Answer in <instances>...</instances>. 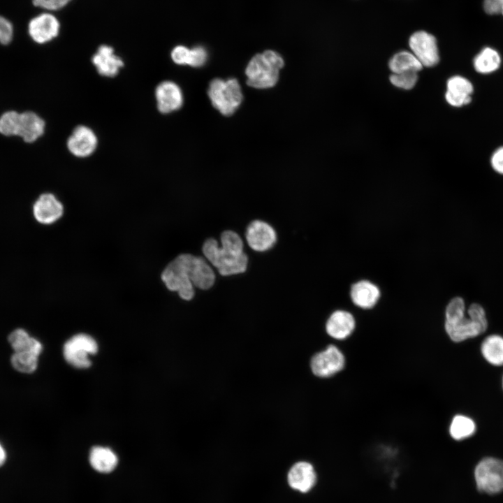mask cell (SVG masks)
Wrapping results in <instances>:
<instances>
[{
  "label": "cell",
  "mask_w": 503,
  "mask_h": 503,
  "mask_svg": "<svg viewBox=\"0 0 503 503\" xmlns=\"http://www.w3.org/2000/svg\"><path fill=\"white\" fill-rule=\"evenodd\" d=\"M344 364L345 358L342 351L336 346L330 344L313 356L310 367L315 376L326 378L341 371Z\"/></svg>",
  "instance_id": "cell-10"
},
{
  "label": "cell",
  "mask_w": 503,
  "mask_h": 503,
  "mask_svg": "<svg viewBox=\"0 0 503 503\" xmlns=\"http://www.w3.org/2000/svg\"><path fill=\"white\" fill-rule=\"evenodd\" d=\"M284 64L282 57L273 50L256 54L246 68L248 85L256 89L272 87L278 81L279 72Z\"/></svg>",
  "instance_id": "cell-3"
},
{
  "label": "cell",
  "mask_w": 503,
  "mask_h": 503,
  "mask_svg": "<svg viewBox=\"0 0 503 503\" xmlns=\"http://www.w3.org/2000/svg\"><path fill=\"white\" fill-rule=\"evenodd\" d=\"M483 7L489 15H503V0H484Z\"/></svg>",
  "instance_id": "cell-35"
},
{
  "label": "cell",
  "mask_w": 503,
  "mask_h": 503,
  "mask_svg": "<svg viewBox=\"0 0 503 503\" xmlns=\"http://www.w3.org/2000/svg\"><path fill=\"white\" fill-rule=\"evenodd\" d=\"M41 353L42 351L34 349L13 352L10 358V365L20 373L32 374L38 368Z\"/></svg>",
  "instance_id": "cell-23"
},
{
  "label": "cell",
  "mask_w": 503,
  "mask_h": 503,
  "mask_svg": "<svg viewBox=\"0 0 503 503\" xmlns=\"http://www.w3.org/2000/svg\"><path fill=\"white\" fill-rule=\"evenodd\" d=\"M316 481V475L314 467L307 462H296L288 473L289 486L302 493L310 490Z\"/></svg>",
  "instance_id": "cell-20"
},
{
  "label": "cell",
  "mask_w": 503,
  "mask_h": 503,
  "mask_svg": "<svg viewBox=\"0 0 503 503\" xmlns=\"http://www.w3.org/2000/svg\"><path fill=\"white\" fill-rule=\"evenodd\" d=\"M207 94L212 105L225 116L233 114L243 98L240 85L235 78L214 79L209 85Z\"/></svg>",
  "instance_id": "cell-4"
},
{
  "label": "cell",
  "mask_w": 503,
  "mask_h": 503,
  "mask_svg": "<svg viewBox=\"0 0 503 503\" xmlns=\"http://www.w3.org/2000/svg\"><path fill=\"white\" fill-rule=\"evenodd\" d=\"M492 168L498 173L503 175V147L497 148L490 159Z\"/></svg>",
  "instance_id": "cell-36"
},
{
  "label": "cell",
  "mask_w": 503,
  "mask_h": 503,
  "mask_svg": "<svg viewBox=\"0 0 503 503\" xmlns=\"http://www.w3.org/2000/svg\"><path fill=\"white\" fill-rule=\"evenodd\" d=\"M59 31L57 19L50 13H43L33 18L29 24V33L37 43L43 44L55 38Z\"/></svg>",
  "instance_id": "cell-15"
},
{
  "label": "cell",
  "mask_w": 503,
  "mask_h": 503,
  "mask_svg": "<svg viewBox=\"0 0 503 503\" xmlns=\"http://www.w3.org/2000/svg\"><path fill=\"white\" fill-rule=\"evenodd\" d=\"M155 97L159 111L168 114L179 110L184 101L180 87L169 80L159 83L155 89Z\"/></svg>",
  "instance_id": "cell-14"
},
{
  "label": "cell",
  "mask_w": 503,
  "mask_h": 503,
  "mask_svg": "<svg viewBox=\"0 0 503 503\" xmlns=\"http://www.w3.org/2000/svg\"><path fill=\"white\" fill-rule=\"evenodd\" d=\"M92 61L97 72L108 78L115 76L124 66L122 59L115 54L113 48L106 45L99 47L92 58Z\"/></svg>",
  "instance_id": "cell-17"
},
{
  "label": "cell",
  "mask_w": 503,
  "mask_h": 503,
  "mask_svg": "<svg viewBox=\"0 0 503 503\" xmlns=\"http://www.w3.org/2000/svg\"><path fill=\"white\" fill-rule=\"evenodd\" d=\"M20 112L8 110L0 116V134L6 137L18 136Z\"/></svg>",
  "instance_id": "cell-29"
},
{
  "label": "cell",
  "mask_w": 503,
  "mask_h": 503,
  "mask_svg": "<svg viewBox=\"0 0 503 503\" xmlns=\"http://www.w3.org/2000/svg\"><path fill=\"white\" fill-rule=\"evenodd\" d=\"M501 64V58L495 50L486 47L474 59L473 64L476 72L488 74L497 71Z\"/></svg>",
  "instance_id": "cell-27"
},
{
  "label": "cell",
  "mask_w": 503,
  "mask_h": 503,
  "mask_svg": "<svg viewBox=\"0 0 503 503\" xmlns=\"http://www.w3.org/2000/svg\"><path fill=\"white\" fill-rule=\"evenodd\" d=\"M8 458V453L5 446L0 442V467H3Z\"/></svg>",
  "instance_id": "cell-37"
},
{
  "label": "cell",
  "mask_w": 503,
  "mask_h": 503,
  "mask_svg": "<svg viewBox=\"0 0 503 503\" xmlns=\"http://www.w3.org/2000/svg\"><path fill=\"white\" fill-rule=\"evenodd\" d=\"M45 129V122L37 113L31 110L20 112L17 137L26 143H32L41 138Z\"/></svg>",
  "instance_id": "cell-21"
},
{
  "label": "cell",
  "mask_w": 503,
  "mask_h": 503,
  "mask_svg": "<svg viewBox=\"0 0 503 503\" xmlns=\"http://www.w3.org/2000/svg\"><path fill=\"white\" fill-rule=\"evenodd\" d=\"M71 0H33L34 6L46 10H54L65 6Z\"/></svg>",
  "instance_id": "cell-34"
},
{
  "label": "cell",
  "mask_w": 503,
  "mask_h": 503,
  "mask_svg": "<svg viewBox=\"0 0 503 503\" xmlns=\"http://www.w3.org/2000/svg\"><path fill=\"white\" fill-rule=\"evenodd\" d=\"M98 143L96 135L88 126H76L67 140V148L75 156L85 158L95 151Z\"/></svg>",
  "instance_id": "cell-11"
},
{
  "label": "cell",
  "mask_w": 503,
  "mask_h": 503,
  "mask_svg": "<svg viewBox=\"0 0 503 503\" xmlns=\"http://www.w3.org/2000/svg\"><path fill=\"white\" fill-rule=\"evenodd\" d=\"M191 49L183 45L175 47L171 52L173 61L179 65H189Z\"/></svg>",
  "instance_id": "cell-32"
},
{
  "label": "cell",
  "mask_w": 503,
  "mask_h": 503,
  "mask_svg": "<svg viewBox=\"0 0 503 503\" xmlns=\"http://www.w3.org/2000/svg\"><path fill=\"white\" fill-rule=\"evenodd\" d=\"M356 321L353 316L345 310H336L331 314L326 323L329 336L336 340H344L354 330Z\"/></svg>",
  "instance_id": "cell-19"
},
{
  "label": "cell",
  "mask_w": 503,
  "mask_h": 503,
  "mask_svg": "<svg viewBox=\"0 0 503 503\" xmlns=\"http://www.w3.org/2000/svg\"><path fill=\"white\" fill-rule=\"evenodd\" d=\"M502 386H503V378H502Z\"/></svg>",
  "instance_id": "cell-38"
},
{
  "label": "cell",
  "mask_w": 503,
  "mask_h": 503,
  "mask_svg": "<svg viewBox=\"0 0 503 503\" xmlns=\"http://www.w3.org/2000/svg\"><path fill=\"white\" fill-rule=\"evenodd\" d=\"M8 342L13 352L34 349L43 352V345L37 338L31 336L29 332L17 328L12 330L8 335Z\"/></svg>",
  "instance_id": "cell-24"
},
{
  "label": "cell",
  "mask_w": 503,
  "mask_h": 503,
  "mask_svg": "<svg viewBox=\"0 0 503 503\" xmlns=\"http://www.w3.org/2000/svg\"><path fill=\"white\" fill-rule=\"evenodd\" d=\"M473 91V85L468 79L454 75L447 81L445 99L449 105L461 107L471 102Z\"/></svg>",
  "instance_id": "cell-16"
},
{
  "label": "cell",
  "mask_w": 503,
  "mask_h": 503,
  "mask_svg": "<svg viewBox=\"0 0 503 503\" xmlns=\"http://www.w3.org/2000/svg\"><path fill=\"white\" fill-rule=\"evenodd\" d=\"M245 237L248 245L256 252L270 249L277 240L274 228L268 223L261 220H254L249 224Z\"/></svg>",
  "instance_id": "cell-12"
},
{
  "label": "cell",
  "mask_w": 503,
  "mask_h": 503,
  "mask_svg": "<svg viewBox=\"0 0 503 503\" xmlns=\"http://www.w3.org/2000/svg\"><path fill=\"white\" fill-rule=\"evenodd\" d=\"M98 351L96 340L89 335L80 333L68 339L63 346V356L71 365L80 369L92 365L89 358Z\"/></svg>",
  "instance_id": "cell-5"
},
{
  "label": "cell",
  "mask_w": 503,
  "mask_h": 503,
  "mask_svg": "<svg viewBox=\"0 0 503 503\" xmlns=\"http://www.w3.org/2000/svg\"><path fill=\"white\" fill-rule=\"evenodd\" d=\"M465 315V305L460 297L453 298L445 310V330L450 339L460 342L475 337L487 329L488 322L483 308L479 304H472Z\"/></svg>",
  "instance_id": "cell-2"
},
{
  "label": "cell",
  "mask_w": 503,
  "mask_h": 503,
  "mask_svg": "<svg viewBox=\"0 0 503 503\" xmlns=\"http://www.w3.org/2000/svg\"><path fill=\"white\" fill-rule=\"evenodd\" d=\"M13 26L5 17L0 16V43L8 45L13 38Z\"/></svg>",
  "instance_id": "cell-33"
},
{
  "label": "cell",
  "mask_w": 503,
  "mask_h": 503,
  "mask_svg": "<svg viewBox=\"0 0 503 503\" xmlns=\"http://www.w3.org/2000/svg\"><path fill=\"white\" fill-rule=\"evenodd\" d=\"M205 258L221 276L240 274L246 271L248 258L244 252V243L240 235L233 231H225L221 235V246L217 241L207 240L202 247Z\"/></svg>",
  "instance_id": "cell-1"
},
{
  "label": "cell",
  "mask_w": 503,
  "mask_h": 503,
  "mask_svg": "<svg viewBox=\"0 0 503 503\" xmlns=\"http://www.w3.org/2000/svg\"><path fill=\"white\" fill-rule=\"evenodd\" d=\"M409 45L423 66L432 67L438 64L439 55L437 39L432 34L423 30L417 31L410 36Z\"/></svg>",
  "instance_id": "cell-9"
},
{
  "label": "cell",
  "mask_w": 503,
  "mask_h": 503,
  "mask_svg": "<svg viewBox=\"0 0 503 503\" xmlns=\"http://www.w3.org/2000/svg\"><path fill=\"white\" fill-rule=\"evenodd\" d=\"M89 463L92 468L103 474L110 473L118 464L115 453L108 447L94 446L89 453Z\"/></svg>",
  "instance_id": "cell-22"
},
{
  "label": "cell",
  "mask_w": 503,
  "mask_h": 503,
  "mask_svg": "<svg viewBox=\"0 0 503 503\" xmlns=\"http://www.w3.org/2000/svg\"><path fill=\"white\" fill-rule=\"evenodd\" d=\"M418 78V72L407 71L400 73H393L390 76V81L397 87L404 89H411L416 84Z\"/></svg>",
  "instance_id": "cell-30"
},
{
  "label": "cell",
  "mask_w": 503,
  "mask_h": 503,
  "mask_svg": "<svg viewBox=\"0 0 503 503\" xmlns=\"http://www.w3.org/2000/svg\"><path fill=\"white\" fill-rule=\"evenodd\" d=\"M64 207L57 198L51 193H44L38 196L33 205L35 219L42 224H52L63 215Z\"/></svg>",
  "instance_id": "cell-13"
},
{
  "label": "cell",
  "mask_w": 503,
  "mask_h": 503,
  "mask_svg": "<svg viewBox=\"0 0 503 503\" xmlns=\"http://www.w3.org/2000/svg\"><path fill=\"white\" fill-rule=\"evenodd\" d=\"M161 279L168 289L177 292L182 299L190 300L194 298V286L177 256L163 270Z\"/></svg>",
  "instance_id": "cell-7"
},
{
  "label": "cell",
  "mask_w": 503,
  "mask_h": 503,
  "mask_svg": "<svg viewBox=\"0 0 503 503\" xmlns=\"http://www.w3.org/2000/svg\"><path fill=\"white\" fill-rule=\"evenodd\" d=\"M483 357L495 366L503 365V337L490 335L484 339L481 346Z\"/></svg>",
  "instance_id": "cell-25"
},
{
  "label": "cell",
  "mask_w": 503,
  "mask_h": 503,
  "mask_svg": "<svg viewBox=\"0 0 503 503\" xmlns=\"http://www.w3.org/2000/svg\"><path fill=\"white\" fill-rule=\"evenodd\" d=\"M207 54L204 48L197 46L190 51L189 66L192 67H201L207 61Z\"/></svg>",
  "instance_id": "cell-31"
},
{
  "label": "cell",
  "mask_w": 503,
  "mask_h": 503,
  "mask_svg": "<svg viewBox=\"0 0 503 503\" xmlns=\"http://www.w3.org/2000/svg\"><path fill=\"white\" fill-rule=\"evenodd\" d=\"M474 478L480 492L496 494L503 491V460L483 458L476 466Z\"/></svg>",
  "instance_id": "cell-6"
},
{
  "label": "cell",
  "mask_w": 503,
  "mask_h": 503,
  "mask_svg": "<svg viewBox=\"0 0 503 503\" xmlns=\"http://www.w3.org/2000/svg\"><path fill=\"white\" fill-rule=\"evenodd\" d=\"M177 258L185 268L194 287L207 290L214 285L215 273L203 258L190 254H182Z\"/></svg>",
  "instance_id": "cell-8"
},
{
  "label": "cell",
  "mask_w": 503,
  "mask_h": 503,
  "mask_svg": "<svg viewBox=\"0 0 503 503\" xmlns=\"http://www.w3.org/2000/svg\"><path fill=\"white\" fill-rule=\"evenodd\" d=\"M381 296L379 288L368 280H360L352 284L350 297L357 307L367 309L374 307Z\"/></svg>",
  "instance_id": "cell-18"
},
{
  "label": "cell",
  "mask_w": 503,
  "mask_h": 503,
  "mask_svg": "<svg viewBox=\"0 0 503 503\" xmlns=\"http://www.w3.org/2000/svg\"><path fill=\"white\" fill-rule=\"evenodd\" d=\"M388 66L393 73L407 71L418 72L423 67L411 52L406 50L395 54L390 59Z\"/></svg>",
  "instance_id": "cell-26"
},
{
  "label": "cell",
  "mask_w": 503,
  "mask_h": 503,
  "mask_svg": "<svg viewBox=\"0 0 503 503\" xmlns=\"http://www.w3.org/2000/svg\"><path fill=\"white\" fill-rule=\"evenodd\" d=\"M476 432V424L469 417L456 415L451 421L449 427L451 437L457 441L472 436Z\"/></svg>",
  "instance_id": "cell-28"
}]
</instances>
